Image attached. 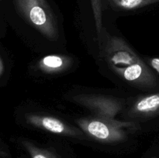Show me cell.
I'll use <instances>...</instances> for the list:
<instances>
[{"label": "cell", "mask_w": 159, "mask_h": 158, "mask_svg": "<svg viewBox=\"0 0 159 158\" xmlns=\"http://www.w3.org/2000/svg\"><path fill=\"white\" fill-rule=\"evenodd\" d=\"M19 10L44 33L53 32V16L46 0H15Z\"/></svg>", "instance_id": "6da1fadb"}, {"label": "cell", "mask_w": 159, "mask_h": 158, "mask_svg": "<svg viewBox=\"0 0 159 158\" xmlns=\"http://www.w3.org/2000/svg\"><path fill=\"white\" fill-rule=\"evenodd\" d=\"M87 131L94 137L99 139H107L111 136L108 125L100 121H92L87 125Z\"/></svg>", "instance_id": "7a4b0ae2"}, {"label": "cell", "mask_w": 159, "mask_h": 158, "mask_svg": "<svg viewBox=\"0 0 159 158\" xmlns=\"http://www.w3.org/2000/svg\"><path fill=\"white\" fill-rule=\"evenodd\" d=\"M41 64L44 68L48 69L55 70L63 66L64 60L59 56L49 55L42 59Z\"/></svg>", "instance_id": "52a82bcc"}, {"label": "cell", "mask_w": 159, "mask_h": 158, "mask_svg": "<svg viewBox=\"0 0 159 158\" xmlns=\"http://www.w3.org/2000/svg\"><path fill=\"white\" fill-rule=\"evenodd\" d=\"M109 2L118 8L133 9L159 2V0H109Z\"/></svg>", "instance_id": "277c9868"}, {"label": "cell", "mask_w": 159, "mask_h": 158, "mask_svg": "<svg viewBox=\"0 0 159 158\" xmlns=\"http://www.w3.org/2000/svg\"><path fill=\"white\" fill-rule=\"evenodd\" d=\"M137 109L141 112H153L159 109V94L144 98L137 105Z\"/></svg>", "instance_id": "3957f363"}, {"label": "cell", "mask_w": 159, "mask_h": 158, "mask_svg": "<svg viewBox=\"0 0 159 158\" xmlns=\"http://www.w3.org/2000/svg\"><path fill=\"white\" fill-rule=\"evenodd\" d=\"M152 66L159 73V58H154L152 60Z\"/></svg>", "instance_id": "ba28073f"}, {"label": "cell", "mask_w": 159, "mask_h": 158, "mask_svg": "<svg viewBox=\"0 0 159 158\" xmlns=\"http://www.w3.org/2000/svg\"><path fill=\"white\" fill-rule=\"evenodd\" d=\"M143 68L140 64H134L127 67L124 70L123 75L127 81H135L141 77L143 74Z\"/></svg>", "instance_id": "8992f818"}, {"label": "cell", "mask_w": 159, "mask_h": 158, "mask_svg": "<svg viewBox=\"0 0 159 158\" xmlns=\"http://www.w3.org/2000/svg\"><path fill=\"white\" fill-rule=\"evenodd\" d=\"M33 158H48L47 156H45L43 154H40V153H37V154H35Z\"/></svg>", "instance_id": "9c48e42d"}, {"label": "cell", "mask_w": 159, "mask_h": 158, "mask_svg": "<svg viewBox=\"0 0 159 158\" xmlns=\"http://www.w3.org/2000/svg\"><path fill=\"white\" fill-rule=\"evenodd\" d=\"M40 124L47 130L54 133H61L65 132V125L57 119L52 117H44L40 119Z\"/></svg>", "instance_id": "5b68a950"}, {"label": "cell", "mask_w": 159, "mask_h": 158, "mask_svg": "<svg viewBox=\"0 0 159 158\" xmlns=\"http://www.w3.org/2000/svg\"><path fill=\"white\" fill-rule=\"evenodd\" d=\"M2 71H3V64H2V60H0V75L2 74Z\"/></svg>", "instance_id": "30bf717a"}]
</instances>
